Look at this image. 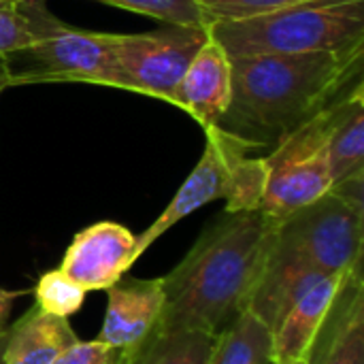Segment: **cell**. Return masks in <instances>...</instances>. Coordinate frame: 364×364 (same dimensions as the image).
Listing matches in <instances>:
<instances>
[{
    "instance_id": "1",
    "label": "cell",
    "mask_w": 364,
    "mask_h": 364,
    "mask_svg": "<svg viewBox=\"0 0 364 364\" xmlns=\"http://www.w3.org/2000/svg\"><path fill=\"white\" fill-rule=\"evenodd\" d=\"M277 222L260 209L224 213L162 277L164 309L156 333L220 335L247 305L273 245Z\"/></svg>"
},
{
    "instance_id": "2",
    "label": "cell",
    "mask_w": 364,
    "mask_h": 364,
    "mask_svg": "<svg viewBox=\"0 0 364 364\" xmlns=\"http://www.w3.org/2000/svg\"><path fill=\"white\" fill-rule=\"evenodd\" d=\"M363 51L230 58L232 98L218 128L250 147L279 143L360 73Z\"/></svg>"
},
{
    "instance_id": "3",
    "label": "cell",
    "mask_w": 364,
    "mask_h": 364,
    "mask_svg": "<svg viewBox=\"0 0 364 364\" xmlns=\"http://www.w3.org/2000/svg\"><path fill=\"white\" fill-rule=\"evenodd\" d=\"M209 34L228 58L360 51L364 49V0H305L260 17L211 23Z\"/></svg>"
},
{
    "instance_id": "4",
    "label": "cell",
    "mask_w": 364,
    "mask_h": 364,
    "mask_svg": "<svg viewBox=\"0 0 364 364\" xmlns=\"http://www.w3.org/2000/svg\"><path fill=\"white\" fill-rule=\"evenodd\" d=\"M19 6L30 45L6 55L11 85L107 83L115 34L73 28L58 19L45 0H19Z\"/></svg>"
},
{
    "instance_id": "5",
    "label": "cell",
    "mask_w": 364,
    "mask_h": 364,
    "mask_svg": "<svg viewBox=\"0 0 364 364\" xmlns=\"http://www.w3.org/2000/svg\"><path fill=\"white\" fill-rule=\"evenodd\" d=\"M207 41L209 28L175 23L145 34H115L105 85L173 105L186 68Z\"/></svg>"
},
{
    "instance_id": "6",
    "label": "cell",
    "mask_w": 364,
    "mask_h": 364,
    "mask_svg": "<svg viewBox=\"0 0 364 364\" xmlns=\"http://www.w3.org/2000/svg\"><path fill=\"white\" fill-rule=\"evenodd\" d=\"M364 211L335 192L277 222L273 245L320 273H350L360 267Z\"/></svg>"
},
{
    "instance_id": "7",
    "label": "cell",
    "mask_w": 364,
    "mask_h": 364,
    "mask_svg": "<svg viewBox=\"0 0 364 364\" xmlns=\"http://www.w3.org/2000/svg\"><path fill=\"white\" fill-rule=\"evenodd\" d=\"M247 149H252L247 143L235 139L232 134L224 132L222 128H218V126L207 128V145H205V151H203L198 164L194 166L190 177L183 181V186L177 190V194L173 196L168 207L160 213V218L141 237H136L134 258L139 260L143 256V252L156 239H160L171 226H175L183 218H188L196 209H200L213 200H220V198L226 200V196L230 192L232 164Z\"/></svg>"
},
{
    "instance_id": "8",
    "label": "cell",
    "mask_w": 364,
    "mask_h": 364,
    "mask_svg": "<svg viewBox=\"0 0 364 364\" xmlns=\"http://www.w3.org/2000/svg\"><path fill=\"white\" fill-rule=\"evenodd\" d=\"M136 237L122 224L98 222L70 241L60 271L85 292L109 290L136 262Z\"/></svg>"
},
{
    "instance_id": "9",
    "label": "cell",
    "mask_w": 364,
    "mask_h": 364,
    "mask_svg": "<svg viewBox=\"0 0 364 364\" xmlns=\"http://www.w3.org/2000/svg\"><path fill=\"white\" fill-rule=\"evenodd\" d=\"M107 292L109 305L98 341L130 354L158 328L164 309V284L162 279L119 277Z\"/></svg>"
},
{
    "instance_id": "10",
    "label": "cell",
    "mask_w": 364,
    "mask_h": 364,
    "mask_svg": "<svg viewBox=\"0 0 364 364\" xmlns=\"http://www.w3.org/2000/svg\"><path fill=\"white\" fill-rule=\"evenodd\" d=\"M350 273L324 275L299 296L273 333V363L309 360Z\"/></svg>"
},
{
    "instance_id": "11",
    "label": "cell",
    "mask_w": 364,
    "mask_h": 364,
    "mask_svg": "<svg viewBox=\"0 0 364 364\" xmlns=\"http://www.w3.org/2000/svg\"><path fill=\"white\" fill-rule=\"evenodd\" d=\"M232 98V62L228 53L209 34L186 68L177 92L175 107L188 111L205 130L220 124Z\"/></svg>"
},
{
    "instance_id": "12",
    "label": "cell",
    "mask_w": 364,
    "mask_h": 364,
    "mask_svg": "<svg viewBox=\"0 0 364 364\" xmlns=\"http://www.w3.org/2000/svg\"><path fill=\"white\" fill-rule=\"evenodd\" d=\"M331 188H333V175H331L326 149L311 154L307 158L273 164L269 166L260 211L267 218L282 222L294 211L328 194Z\"/></svg>"
},
{
    "instance_id": "13",
    "label": "cell",
    "mask_w": 364,
    "mask_h": 364,
    "mask_svg": "<svg viewBox=\"0 0 364 364\" xmlns=\"http://www.w3.org/2000/svg\"><path fill=\"white\" fill-rule=\"evenodd\" d=\"M324 275L328 273H320L299 258L271 245L264 269L245 307L275 333V328L290 311V307L299 301V296Z\"/></svg>"
},
{
    "instance_id": "14",
    "label": "cell",
    "mask_w": 364,
    "mask_h": 364,
    "mask_svg": "<svg viewBox=\"0 0 364 364\" xmlns=\"http://www.w3.org/2000/svg\"><path fill=\"white\" fill-rule=\"evenodd\" d=\"M77 339L66 318L49 316L36 305L11 326L2 364H51Z\"/></svg>"
},
{
    "instance_id": "15",
    "label": "cell",
    "mask_w": 364,
    "mask_h": 364,
    "mask_svg": "<svg viewBox=\"0 0 364 364\" xmlns=\"http://www.w3.org/2000/svg\"><path fill=\"white\" fill-rule=\"evenodd\" d=\"M333 186L364 171V96L356 85L348 98L335 105V119L326 143Z\"/></svg>"
},
{
    "instance_id": "16",
    "label": "cell",
    "mask_w": 364,
    "mask_h": 364,
    "mask_svg": "<svg viewBox=\"0 0 364 364\" xmlns=\"http://www.w3.org/2000/svg\"><path fill=\"white\" fill-rule=\"evenodd\" d=\"M273 331L247 307L218 335L209 364H271Z\"/></svg>"
},
{
    "instance_id": "17",
    "label": "cell",
    "mask_w": 364,
    "mask_h": 364,
    "mask_svg": "<svg viewBox=\"0 0 364 364\" xmlns=\"http://www.w3.org/2000/svg\"><path fill=\"white\" fill-rule=\"evenodd\" d=\"M218 335L198 331L154 333L141 348L124 354L122 364H209Z\"/></svg>"
},
{
    "instance_id": "18",
    "label": "cell",
    "mask_w": 364,
    "mask_h": 364,
    "mask_svg": "<svg viewBox=\"0 0 364 364\" xmlns=\"http://www.w3.org/2000/svg\"><path fill=\"white\" fill-rule=\"evenodd\" d=\"M339 316L328 350L311 364H364L363 279L354 286L350 301L341 305Z\"/></svg>"
},
{
    "instance_id": "19",
    "label": "cell",
    "mask_w": 364,
    "mask_h": 364,
    "mask_svg": "<svg viewBox=\"0 0 364 364\" xmlns=\"http://www.w3.org/2000/svg\"><path fill=\"white\" fill-rule=\"evenodd\" d=\"M269 166L264 158H250L245 151L232 164L230 192L226 196V213L256 211L264 194Z\"/></svg>"
},
{
    "instance_id": "20",
    "label": "cell",
    "mask_w": 364,
    "mask_h": 364,
    "mask_svg": "<svg viewBox=\"0 0 364 364\" xmlns=\"http://www.w3.org/2000/svg\"><path fill=\"white\" fill-rule=\"evenodd\" d=\"M85 301V290L77 286L70 277H66L60 269L41 275L34 286V305L58 318L75 316Z\"/></svg>"
},
{
    "instance_id": "21",
    "label": "cell",
    "mask_w": 364,
    "mask_h": 364,
    "mask_svg": "<svg viewBox=\"0 0 364 364\" xmlns=\"http://www.w3.org/2000/svg\"><path fill=\"white\" fill-rule=\"evenodd\" d=\"M111 6L141 13L145 17L175 23V26H203L209 28L196 0H98Z\"/></svg>"
},
{
    "instance_id": "22",
    "label": "cell",
    "mask_w": 364,
    "mask_h": 364,
    "mask_svg": "<svg viewBox=\"0 0 364 364\" xmlns=\"http://www.w3.org/2000/svg\"><path fill=\"white\" fill-rule=\"evenodd\" d=\"M299 2L305 0H196L209 26L218 21H241L260 17Z\"/></svg>"
},
{
    "instance_id": "23",
    "label": "cell",
    "mask_w": 364,
    "mask_h": 364,
    "mask_svg": "<svg viewBox=\"0 0 364 364\" xmlns=\"http://www.w3.org/2000/svg\"><path fill=\"white\" fill-rule=\"evenodd\" d=\"M28 45L30 30L19 0H0V55H9Z\"/></svg>"
},
{
    "instance_id": "24",
    "label": "cell",
    "mask_w": 364,
    "mask_h": 364,
    "mask_svg": "<svg viewBox=\"0 0 364 364\" xmlns=\"http://www.w3.org/2000/svg\"><path fill=\"white\" fill-rule=\"evenodd\" d=\"M124 352L96 341H75L51 364H119Z\"/></svg>"
},
{
    "instance_id": "25",
    "label": "cell",
    "mask_w": 364,
    "mask_h": 364,
    "mask_svg": "<svg viewBox=\"0 0 364 364\" xmlns=\"http://www.w3.org/2000/svg\"><path fill=\"white\" fill-rule=\"evenodd\" d=\"M21 290H2L0 288V333L6 328V318L13 309V303L21 296Z\"/></svg>"
},
{
    "instance_id": "26",
    "label": "cell",
    "mask_w": 364,
    "mask_h": 364,
    "mask_svg": "<svg viewBox=\"0 0 364 364\" xmlns=\"http://www.w3.org/2000/svg\"><path fill=\"white\" fill-rule=\"evenodd\" d=\"M11 85V75H9V64L6 55H0V92Z\"/></svg>"
},
{
    "instance_id": "27",
    "label": "cell",
    "mask_w": 364,
    "mask_h": 364,
    "mask_svg": "<svg viewBox=\"0 0 364 364\" xmlns=\"http://www.w3.org/2000/svg\"><path fill=\"white\" fill-rule=\"evenodd\" d=\"M9 335H11V326H6V328L0 333V364L4 360V350H6V343H9Z\"/></svg>"
},
{
    "instance_id": "28",
    "label": "cell",
    "mask_w": 364,
    "mask_h": 364,
    "mask_svg": "<svg viewBox=\"0 0 364 364\" xmlns=\"http://www.w3.org/2000/svg\"><path fill=\"white\" fill-rule=\"evenodd\" d=\"M271 364H311L307 358H301V360H284V363H271Z\"/></svg>"
},
{
    "instance_id": "29",
    "label": "cell",
    "mask_w": 364,
    "mask_h": 364,
    "mask_svg": "<svg viewBox=\"0 0 364 364\" xmlns=\"http://www.w3.org/2000/svg\"><path fill=\"white\" fill-rule=\"evenodd\" d=\"M119 364H122V363H119Z\"/></svg>"
}]
</instances>
